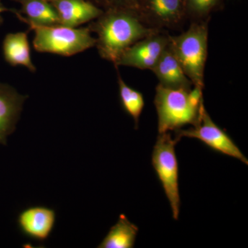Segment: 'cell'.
<instances>
[{
  "label": "cell",
  "instance_id": "cell-15",
  "mask_svg": "<svg viewBox=\"0 0 248 248\" xmlns=\"http://www.w3.org/2000/svg\"><path fill=\"white\" fill-rule=\"evenodd\" d=\"M138 231V226L129 221L126 216L122 214L97 248H133Z\"/></svg>",
  "mask_w": 248,
  "mask_h": 248
},
{
  "label": "cell",
  "instance_id": "cell-11",
  "mask_svg": "<svg viewBox=\"0 0 248 248\" xmlns=\"http://www.w3.org/2000/svg\"><path fill=\"white\" fill-rule=\"evenodd\" d=\"M52 5L56 10L60 25L76 28L91 22L104 13L88 0H54Z\"/></svg>",
  "mask_w": 248,
  "mask_h": 248
},
{
  "label": "cell",
  "instance_id": "cell-17",
  "mask_svg": "<svg viewBox=\"0 0 248 248\" xmlns=\"http://www.w3.org/2000/svg\"><path fill=\"white\" fill-rule=\"evenodd\" d=\"M186 16L191 22L210 19V15L218 7L221 0H184Z\"/></svg>",
  "mask_w": 248,
  "mask_h": 248
},
{
  "label": "cell",
  "instance_id": "cell-7",
  "mask_svg": "<svg viewBox=\"0 0 248 248\" xmlns=\"http://www.w3.org/2000/svg\"><path fill=\"white\" fill-rule=\"evenodd\" d=\"M137 14L145 26L158 30H176L187 19L184 0H141Z\"/></svg>",
  "mask_w": 248,
  "mask_h": 248
},
{
  "label": "cell",
  "instance_id": "cell-10",
  "mask_svg": "<svg viewBox=\"0 0 248 248\" xmlns=\"http://www.w3.org/2000/svg\"><path fill=\"white\" fill-rule=\"evenodd\" d=\"M27 98L10 85L0 84V144L6 145L8 137L16 130Z\"/></svg>",
  "mask_w": 248,
  "mask_h": 248
},
{
  "label": "cell",
  "instance_id": "cell-2",
  "mask_svg": "<svg viewBox=\"0 0 248 248\" xmlns=\"http://www.w3.org/2000/svg\"><path fill=\"white\" fill-rule=\"evenodd\" d=\"M209 19L191 22L187 31L169 35L170 46L193 86L203 89L204 71L208 58Z\"/></svg>",
  "mask_w": 248,
  "mask_h": 248
},
{
  "label": "cell",
  "instance_id": "cell-4",
  "mask_svg": "<svg viewBox=\"0 0 248 248\" xmlns=\"http://www.w3.org/2000/svg\"><path fill=\"white\" fill-rule=\"evenodd\" d=\"M190 91L169 89L159 84L156 86L154 104L159 134L176 131L187 124L195 126L199 123L203 102L200 107L194 105L189 96Z\"/></svg>",
  "mask_w": 248,
  "mask_h": 248
},
{
  "label": "cell",
  "instance_id": "cell-5",
  "mask_svg": "<svg viewBox=\"0 0 248 248\" xmlns=\"http://www.w3.org/2000/svg\"><path fill=\"white\" fill-rule=\"evenodd\" d=\"M175 139L170 133L159 134L153 148L152 164L169 200L172 216L179 218L180 195L179 189V166L175 153Z\"/></svg>",
  "mask_w": 248,
  "mask_h": 248
},
{
  "label": "cell",
  "instance_id": "cell-6",
  "mask_svg": "<svg viewBox=\"0 0 248 248\" xmlns=\"http://www.w3.org/2000/svg\"><path fill=\"white\" fill-rule=\"evenodd\" d=\"M175 140L179 141L182 138H195L200 140L213 151L228 155L248 164L247 158L241 153L231 137L220 128L212 120L208 112L202 104L200 109V122L190 129L175 131Z\"/></svg>",
  "mask_w": 248,
  "mask_h": 248
},
{
  "label": "cell",
  "instance_id": "cell-16",
  "mask_svg": "<svg viewBox=\"0 0 248 248\" xmlns=\"http://www.w3.org/2000/svg\"><path fill=\"white\" fill-rule=\"evenodd\" d=\"M117 73L119 91L122 107L125 112L133 119L135 128L138 129L140 117L145 105L143 94L128 86L122 79L119 71Z\"/></svg>",
  "mask_w": 248,
  "mask_h": 248
},
{
  "label": "cell",
  "instance_id": "cell-1",
  "mask_svg": "<svg viewBox=\"0 0 248 248\" xmlns=\"http://www.w3.org/2000/svg\"><path fill=\"white\" fill-rule=\"evenodd\" d=\"M88 28L97 33L95 46L101 58L114 65L125 49L161 31L147 27L136 11L128 9L104 11Z\"/></svg>",
  "mask_w": 248,
  "mask_h": 248
},
{
  "label": "cell",
  "instance_id": "cell-3",
  "mask_svg": "<svg viewBox=\"0 0 248 248\" xmlns=\"http://www.w3.org/2000/svg\"><path fill=\"white\" fill-rule=\"evenodd\" d=\"M35 31L32 45L40 53L57 54L70 57L95 46L96 38L89 28L76 29L62 25L39 26L26 22Z\"/></svg>",
  "mask_w": 248,
  "mask_h": 248
},
{
  "label": "cell",
  "instance_id": "cell-12",
  "mask_svg": "<svg viewBox=\"0 0 248 248\" xmlns=\"http://www.w3.org/2000/svg\"><path fill=\"white\" fill-rule=\"evenodd\" d=\"M151 71L159 80V84L164 87L186 91H190L193 87V84L184 73L173 53L170 42Z\"/></svg>",
  "mask_w": 248,
  "mask_h": 248
},
{
  "label": "cell",
  "instance_id": "cell-13",
  "mask_svg": "<svg viewBox=\"0 0 248 248\" xmlns=\"http://www.w3.org/2000/svg\"><path fill=\"white\" fill-rule=\"evenodd\" d=\"M19 3L21 11L13 9V14L22 22L39 26L60 25L56 10L51 3L45 0H12Z\"/></svg>",
  "mask_w": 248,
  "mask_h": 248
},
{
  "label": "cell",
  "instance_id": "cell-18",
  "mask_svg": "<svg viewBox=\"0 0 248 248\" xmlns=\"http://www.w3.org/2000/svg\"><path fill=\"white\" fill-rule=\"evenodd\" d=\"M103 11L112 9H128L138 11L141 0H88Z\"/></svg>",
  "mask_w": 248,
  "mask_h": 248
},
{
  "label": "cell",
  "instance_id": "cell-19",
  "mask_svg": "<svg viewBox=\"0 0 248 248\" xmlns=\"http://www.w3.org/2000/svg\"><path fill=\"white\" fill-rule=\"evenodd\" d=\"M13 9H8L6 6L3 4V3L1 2V0H0V27H1V24H3V22H4V19H3L2 16H1V14L3 12H5V11H10V12H12Z\"/></svg>",
  "mask_w": 248,
  "mask_h": 248
},
{
  "label": "cell",
  "instance_id": "cell-20",
  "mask_svg": "<svg viewBox=\"0 0 248 248\" xmlns=\"http://www.w3.org/2000/svg\"><path fill=\"white\" fill-rule=\"evenodd\" d=\"M45 1H48V2H52L54 0H45Z\"/></svg>",
  "mask_w": 248,
  "mask_h": 248
},
{
  "label": "cell",
  "instance_id": "cell-9",
  "mask_svg": "<svg viewBox=\"0 0 248 248\" xmlns=\"http://www.w3.org/2000/svg\"><path fill=\"white\" fill-rule=\"evenodd\" d=\"M19 231L24 236L38 242H44L51 234L56 222L53 209L35 205L24 209L17 217Z\"/></svg>",
  "mask_w": 248,
  "mask_h": 248
},
{
  "label": "cell",
  "instance_id": "cell-14",
  "mask_svg": "<svg viewBox=\"0 0 248 248\" xmlns=\"http://www.w3.org/2000/svg\"><path fill=\"white\" fill-rule=\"evenodd\" d=\"M27 32L9 33L3 41V54L5 60L11 66L21 65L35 73L36 67L31 60L30 45Z\"/></svg>",
  "mask_w": 248,
  "mask_h": 248
},
{
  "label": "cell",
  "instance_id": "cell-8",
  "mask_svg": "<svg viewBox=\"0 0 248 248\" xmlns=\"http://www.w3.org/2000/svg\"><path fill=\"white\" fill-rule=\"evenodd\" d=\"M169 35L161 30L139 40L124 50L115 66H130L151 71L169 45Z\"/></svg>",
  "mask_w": 248,
  "mask_h": 248
}]
</instances>
